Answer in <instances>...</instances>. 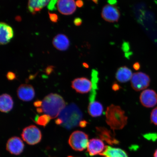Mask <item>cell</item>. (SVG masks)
I'll use <instances>...</instances> for the list:
<instances>
[{
    "instance_id": "cell-1",
    "label": "cell",
    "mask_w": 157,
    "mask_h": 157,
    "mask_svg": "<svg viewBox=\"0 0 157 157\" xmlns=\"http://www.w3.org/2000/svg\"><path fill=\"white\" fill-rule=\"evenodd\" d=\"M65 107L66 103L63 98L58 94L52 93L43 99L41 108L45 114L50 116L52 119H54L59 116Z\"/></svg>"
},
{
    "instance_id": "cell-2",
    "label": "cell",
    "mask_w": 157,
    "mask_h": 157,
    "mask_svg": "<svg viewBox=\"0 0 157 157\" xmlns=\"http://www.w3.org/2000/svg\"><path fill=\"white\" fill-rule=\"evenodd\" d=\"M106 122L113 131L122 129L127 123L128 117L119 106L111 105L105 111Z\"/></svg>"
},
{
    "instance_id": "cell-3",
    "label": "cell",
    "mask_w": 157,
    "mask_h": 157,
    "mask_svg": "<svg viewBox=\"0 0 157 157\" xmlns=\"http://www.w3.org/2000/svg\"><path fill=\"white\" fill-rule=\"evenodd\" d=\"M83 117V113L79 108L75 104L72 103L62 110L58 118L61 120L63 127L71 129L79 125Z\"/></svg>"
},
{
    "instance_id": "cell-4",
    "label": "cell",
    "mask_w": 157,
    "mask_h": 157,
    "mask_svg": "<svg viewBox=\"0 0 157 157\" xmlns=\"http://www.w3.org/2000/svg\"><path fill=\"white\" fill-rule=\"evenodd\" d=\"M89 141L87 134L82 131H76L71 135L68 143L75 151H82L87 147Z\"/></svg>"
},
{
    "instance_id": "cell-5",
    "label": "cell",
    "mask_w": 157,
    "mask_h": 157,
    "mask_svg": "<svg viewBox=\"0 0 157 157\" xmlns=\"http://www.w3.org/2000/svg\"><path fill=\"white\" fill-rule=\"evenodd\" d=\"M21 136L23 140L30 145L38 144L40 142L42 138L40 129L34 125L25 127L23 129Z\"/></svg>"
},
{
    "instance_id": "cell-6",
    "label": "cell",
    "mask_w": 157,
    "mask_h": 157,
    "mask_svg": "<svg viewBox=\"0 0 157 157\" xmlns=\"http://www.w3.org/2000/svg\"><path fill=\"white\" fill-rule=\"evenodd\" d=\"M150 78L148 75L142 72L133 74L131 78V85L133 89L137 91L146 89L150 85Z\"/></svg>"
},
{
    "instance_id": "cell-7",
    "label": "cell",
    "mask_w": 157,
    "mask_h": 157,
    "mask_svg": "<svg viewBox=\"0 0 157 157\" xmlns=\"http://www.w3.org/2000/svg\"><path fill=\"white\" fill-rule=\"evenodd\" d=\"M101 15L102 17L105 21L113 23L118 21L121 13L115 6L106 5L103 8Z\"/></svg>"
},
{
    "instance_id": "cell-8",
    "label": "cell",
    "mask_w": 157,
    "mask_h": 157,
    "mask_svg": "<svg viewBox=\"0 0 157 157\" xmlns=\"http://www.w3.org/2000/svg\"><path fill=\"white\" fill-rule=\"evenodd\" d=\"M92 82L85 77L76 78L71 82V87L77 93L86 94L92 89Z\"/></svg>"
},
{
    "instance_id": "cell-9",
    "label": "cell",
    "mask_w": 157,
    "mask_h": 157,
    "mask_svg": "<svg viewBox=\"0 0 157 157\" xmlns=\"http://www.w3.org/2000/svg\"><path fill=\"white\" fill-rule=\"evenodd\" d=\"M140 100L141 103L144 107H154L157 104V94L152 90H145L140 94Z\"/></svg>"
},
{
    "instance_id": "cell-10",
    "label": "cell",
    "mask_w": 157,
    "mask_h": 157,
    "mask_svg": "<svg viewBox=\"0 0 157 157\" xmlns=\"http://www.w3.org/2000/svg\"><path fill=\"white\" fill-rule=\"evenodd\" d=\"M25 145L19 137H13L10 138L6 144V150L12 154L19 155L23 152Z\"/></svg>"
},
{
    "instance_id": "cell-11",
    "label": "cell",
    "mask_w": 157,
    "mask_h": 157,
    "mask_svg": "<svg viewBox=\"0 0 157 157\" xmlns=\"http://www.w3.org/2000/svg\"><path fill=\"white\" fill-rule=\"evenodd\" d=\"M17 92L19 99L24 101H31L35 96L34 88L29 84H21L19 86Z\"/></svg>"
},
{
    "instance_id": "cell-12",
    "label": "cell",
    "mask_w": 157,
    "mask_h": 157,
    "mask_svg": "<svg viewBox=\"0 0 157 157\" xmlns=\"http://www.w3.org/2000/svg\"><path fill=\"white\" fill-rule=\"evenodd\" d=\"M57 7L61 13L66 15L73 14L76 9L75 0H58Z\"/></svg>"
},
{
    "instance_id": "cell-13",
    "label": "cell",
    "mask_w": 157,
    "mask_h": 157,
    "mask_svg": "<svg viewBox=\"0 0 157 157\" xmlns=\"http://www.w3.org/2000/svg\"><path fill=\"white\" fill-rule=\"evenodd\" d=\"M105 146L102 141L97 138H93L89 141L87 151L90 156L101 155L105 150Z\"/></svg>"
},
{
    "instance_id": "cell-14",
    "label": "cell",
    "mask_w": 157,
    "mask_h": 157,
    "mask_svg": "<svg viewBox=\"0 0 157 157\" xmlns=\"http://www.w3.org/2000/svg\"><path fill=\"white\" fill-rule=\"evenodd\" d=\"M96 129V134L101 140L111 145L119 144V141L115 138L114 135L111 131L104 127H97Z\"/></svg>"
},
{
    "instance_id": "cell-15",
    "label": "cell",
    "mask_w": 157,
    "mask_h": 157,
    "mask_svg": "<svg viewBox=\"0 0 157 157\" xmlns=\"http://www.w3.org/2000/svg\"><path fill=\"white\" fill-rule=\"evenodd\" d=\"M1 37L0 43L1 45H5L9 43L14 36V31L12 27L4 22L0 24Z\"/></svg>"
},
{
    "instance_id": "cell-16",
    "label": "cell",
    "mask_w": 157,
    "mask_h": 157,
    "mask_svg": "<svg viewBox=\"0 0 157 157\" xmlns=\"http://www.w3.org/2000/svg\"><path fill=\"white\" fill-rule=\"evenodd\" d=\"M53 44L58 50H67L70 46V41L66 35L62 34L57 35L53 40Z\"/></svg>"
},
{
    "instance_id": "cell-17",
    "label": "cell",
    "mask_w": 157,
    "mask_h": 157,
    "mask_svg": "<svg viewBox=\"0 0 157 157\" xmlns=\"http://www.w3.org/2000/svg\"><path fill=\"white\" fill-rule=\"evenodd\" d=\"M100 155L104 157H128L127 152L122 149L109 146H106Z\"/></svg>"
},
{
    "instance_id": "cell-18",
    "label": "cell",
    "mask_w": 157,
    "mask_h": 157,
    "mask_svg": "<svg viewBox=\"0 0 157 157\" xmlns=\"http://www.w3.org/2000/svg\"><path fill=\"white\" fill-rule=\"evenodd\" d=\"M133 74L132 71L126 66H122L118 69L116 78L121 83H126L131 79Z\"/></svg>"
},
{
    "instance_id": "cell-19",
    "label": "cell",
    "mask_w": 157,
    "mask_h": 157,
    "mask_svg": "<svg viewBox=\"0 0 157 157\" xmlns=\"http://www.w3.org/2000/svg\"><path fill=\"white\" fill-rule=\"evenodd\" d=\"M50 0H29L28 8L33 15L40 11L43 8L48 4Z\"/></svg>"
},
{
    "instance_id": "cell-20",
    "label": "cell",
    "mask_w": 157,
    "mask_h": 157,
    "mask_svg": "<svg viewBox=\"0 0 157 157\" xmlns=\"http://www.w3.org/2000/svg\"><path fill=\"white\" fill-rule=\"evenodd\" d=\"M13 102L10 95L3 94L0 98V110L2 112L7 113L13 109Z\"/></svg>"
},
{
    "instance_id": "cell-21",
    "label": "cell",
    "mask_w": 157,
    "mask_h": 157,
    "mask_svg": "<svg viewBox=\"0 0 157 157\" xmlns=\"http://www.w3.org/2000/svg\"><path fill=\"white\" fill-rule=\"evenodd\" d=\"M102 105L97 101L90 103L88 107V112L91 117H97L101 116L103 111Z\"/></svg>"
},
{
    "instance_id": "cell-22",
    "label": "cell",
    "mask_w": 157,
    "mask_h": 157,
    "mask_svg": "<svg viewBox=\"0 0 157 157\" xmlns=\"http://www.w3.org/2000/svg\"><path fill=\"white\" fill-rule=\"evenodd\" d=\"M98 74V72L97 70H93L92 72V82L93 86H92V91L89 98L90 103L95 101L96 95H97L98 83L99 81Z\"/></svg>"
},
{
    "instance_id": "cell-23",
    "label": "cell",
    "mask_w": 157,
    "mask_h": 157,
    "mask_svg": "<svg viewBox=\"0 0 157 157\" xmlns=\"http://www.w3.org/2000/svg\"><path fill=\"white\" fill-rule=\"evenodd\" d=\"M51 119L52 118L48 115H37L35 117V122L37 124L45 127L50 122Z\"/></svg>"
},
{
    "instance_id": "cell-24",
    "label": "cell",
    "mask_w": 157,
    "mask_h": 157,
    "mask_svg": "<svg viewBox=\"0 0 157 157\" xmlns=\"http://www.w3.org/2000/svg\"><path fill=\"white\" fill-rule=\"evenodd\" d=\"M150 118L151 122L155 125H157V107L152 110Z\"/></svg>"
},
{
    "instance_id": "cell-25",
    "label": "cell",
    "mask_w": 157,
    "mask_h": 157,
    "mask_svg": "<svg viewBox=\"0 0 157 157\" xmlns=\"http://www.w3.org/2000/svg\"><path fill=\"white\" fill-rule=\"evenodd\" d=\"M58 1V0H50L48 6V8L49 10L53 11L56 10V6Z\"/></svg>"
},
{
    "instance_id": "cell-26",
    "label": "cell",
    "mask_w": 157,
    "mask_h": 157,
    "mask_svg": "<svg viewBox=\"0 0 157 157\" xmlns=\"http://www.w3.org/2000/svg\"><path fill=\"white\" fill-rule=\"evenodd\" d=\"M144 137L149 140H152L154 142L157 139V134L156 133H148L144 135Z\"/></svg>"
},
{
    "instance_id": "cell-27",
    "label": "cell",
    "mask_w": 157,
    "mask_h": 157,
    "mask_svg": "<svg viewBox=\"0 0 157 157\" xmlns=\"http://www.w3.org/2000/svg\"><path fill=\"white\" fill-rule=\"evenodd\" d=\"M121 48L125 54L130 52H129L131 48L130 44L128 42H124L122 44Z\"/></svg>"
},
{
    "instance_id": "cell-28",
    "label": "cell",
    "mask_w": 157,
    "mask_h": 157,
    "mask_svg": "<svg viewBox=\"0 0 157 157\" xmlns=\"http://www.w3.org/2000/svg\"><path fill=\"white\" fill-rule=\"evenodd\" d=\"M49 17L51 21L53 22L56 23L58 21V17L57 15L54 13H48Z\"/></svg>"
},
{
    "instance_id": "cell-29",
    "label": "cell",
    "mask_w": 157,
    "mask_h": 157,
    "mask_svg": "<svg viewBox=\"0 0 157 157\" xmlns=\"http://www.w3.org/2000/svg\"><path fill=\"white\" fill-rule=\"evenodd\" d=\"M6 77L7 79L9 80H13L16 78L15 74L12 72H8L6 75Z\"/></svg>"
},
{
    "instance_id": "cell-30",
    "label": "cell",
    "mask_w": 157,
    "mask_h": 157,
    "mask_svg": "<svg viewBox=\"0 0 157 157\" xmlns=\"http://www.w3.org/2000/svg\"><path fill=\"white\" fill-rule=\"evenodd\" d=\"M74 23L75 25L76 26H80L82 24V19L80 17H76L74 19Z\"/></svg>"
},
{
    "instance_id": "cell-31",
    "label": "cell",
    "mask_w": 157,
    "mask_h": 157,
    "mask_svg": "<svg viewBox=\"0 0 157 157\" xmlns=\"http://www.w3.org/2000/svg\"><path fill=\"white\" fill-rule=\"evenodd\" d=\"M54 67L52 66H50L46 68V70H45V72L47 74L50 75L53 71Z\"/></svg>"
},
{
    "instance_id": "cell-32",
    "label": "cell",
    "mask_w": 157,
    "mask_h": 157,
    "mask_svg": "<svg viewBox=\"0 0 157 157\" xmlns=\"http://www.w3.org/2000/svg\"><path fill=\"white\" fill-rule=\"evenodd\" d=\"M76 4L78 7L81 8L84 6V2L82 0H77L76 2Z\"/></svg>"
},
{
    "instance_id": "cell-33",
    "label": "cell",
    "mask_w": 157,
    "mask_h": 157,
    "mask_svg": "<svg viewBox=\"0 0 157 157\" xmlns=\"http://www.w3.org/2000/svg\"><path fill=\"white\" fill-rule=\"evenodd\" d=\"M120 86L117 83H113L112 86V88L113 90L115 91H118L120 89Z\"/></svg>"
},
{
    "instance_id": "cell-34",
    "label": "cell",
    "mask_w": 157,
    "mask_h": 157,
    "mask_svg": "<svg viewBox=\"0 0 157 157\" xmlns=\"http://www.w3.org/2000/svg\"><path fill=\"white\" fill-rule=\"evenodd\" d=\"M133 67L135 70H139L140 68V64L138 62L135 63L133 64Z\"/></svg>"
},
{
    "instance_id": "cell-35",
    "label": "cell",
    "mask_w": 157,
    "mask_h": 157,
    "mask_svg": "<svg viewBox=\"0 0 157 157\" xmlns=\"http://www.w3.org/2000/svg\"><path fill=\"white\" fill-rule=\"evenodd\" d=\"M88 122L86 121H82L79 124V126L82 128L85 127L87 124Z\"/></svg>"
},
{
    "instance_id": "cell-36",
    "label": "cell",
    "mask_w": 157,
    "mask_h": 157,
    "mask_svg": "<svg viewBox=\"0 0 157 157\" xmlns=\"http://www.w3.org/2000/svg\"><path fill=\"white\" fill-rule=\"evenodd\" d=\"M42 101H35L34 103V105L37 108L41 107L42 106Z\"/></svg>"
},
{
    "instance_id": "cell-37",
    "label": "cell",
    "mask_w": 157,
    "mask_h": 157,
    "mask_svg": "<svg viewBox=\"0 0 157 157\" xmlns=\"http://www.w3.org/2000/svg\"><path fill=\"white\" fill-rule=\"evenodd\" d=\"M107 2L109 5L113 6L116 5L117 2V0H108Z\"/></svg>"
},
{
    "instance_id": "cell-38",
    "label": "cell",
    "mask_w": 157,
    "mask_h": 157,
    "mask_svg": "<svg viewBox=\"0 0 157 157\" xmlns=\"http://www.w3.org/2000/svg\"><path fill=\"white\" fill-rule=\"evenodd\" d=\"M92 1L94 3L96 4H98V3H99V0H92Z\"/></svg>"
},
{
    "instance_id": "cell-39",
    "label": "cell",
    "mask_w": 157,
    "mask_h": 157,
    "mask_svg": "<svg viewBox=\"0 0 157 157\" xmlns=\"http://www.w3.org/2000/svg\"><path fill=\"white\" fill-rule=\"evenodd\" d=\"M154 157H157V149L155 151L154 155Z\"/></svg>"
},
{
    "instance_id": "cell-40",
    "label": "cell",
    "mask_w": 157,
    "mask_h": 157,
    "mask_svg": "<svg viewBox=\"0 0 157 157\" xmlns=\"http://www.w3.org/2000/svg\"><path fill=\"white\" fill-rule=\"evenodd\" d=\"M83 66L84 67H87V68L88 67V64L87 63H84L83 64Z\"/></svg>"
},
{
    "instance_id": "cell-41",
    "label": "cell",
    "mask_w": 157,
    "mask_h": 157,
    "mask_svg": "<svg viewBox=\"0 0 157 157\" xmlns=\"http://www.w3.org/2000/svg\"><path fill=\"white\" fill-rule=\"evenodd\" d=\"M68 157H74L69 156H68Z\"/></svg>"
}]
</instances>
